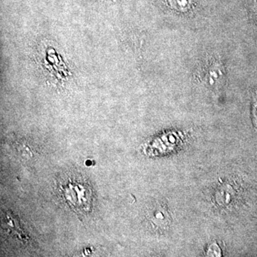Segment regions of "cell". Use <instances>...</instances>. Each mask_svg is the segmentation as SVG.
Wrapping results in <instances>:
<instances>
[{"mask_svg": "<svg viewBox=\"0 0 257 257\" xmlns=\"http://www.w3.org/2000/svg\"><path fill=\"white\" fill-rule=\"evenodd\" d=\"M221 250L216 243H212L209 247L207 251V256H221Z\"/></svg>", "mask_w": 257, "mask_h": 257, "instance_id": "6da1fadb", "label": "cell"}, {"mask_svg": "<svg viewBox=\"0 0 257 257\" xmlns=\"http://www.w3.org/2000/svg\"><path fill=\"white\" fill-rule=\"evenodd\" d=\"M252 116L253 122L255 126L257 127V92L253 96V104H252Z\"/></svg>", "mask_w": 257, "mask_h": 257, "instance_id": "7a4b0ae2", "label": "cell"}]
</instances>
